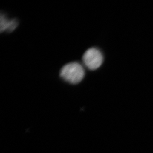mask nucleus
<instances>
[{
    "label": "nucleus",
    "instance_id": "1",
    "mask_svg": "<svg viewBox=\"0 0 153 153\" xmlns=\"http://www.w3.org/2000/svg\"><path fill=\"white\" fill-rule=\"evenodd\" d=\"M62 79L72 84L80 82L85 76V71L82 65L77 62H72L64 65L60 71Z\"/></svg>",
    "mask_w": 153,
    "mask_h": 153
},
{
    "label": "nucleus",
    "instance_id": "2",
    "mask_svg": "<svg viewBox=\"0 0 153 153\" xmlns=\"http://www.w3.org/2000/svg\"><path fill=\"white\" fill-rule=\"evenodd\" d=\"M82 59L86 68L91 71H94L101 67L104 58L102 52L98 49L91 48L85 52Z\"/></svg>",
    "mask_w": 153,
    "mask_h": 153
},
{
    "label": "nucleus",
    "instance_id": "3",
    "mask_svg": "<svg viewBox=\"0 0 153 153\" xmlns=\"http://www.w3.org/2000/svg\"><path fill=\"white\" fill-rule=\"evenodd\" d=\"M19 22L16 19H9L4 14L1 13L0 20V31L13 32L17 27Z\"/></svg>",
    "mask_w": 153,
    "mask_h": 153
}]
</instances>
